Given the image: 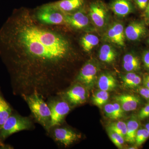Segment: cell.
<instances>
[{
    "instance_id": "6da1fadb",
    "label": "cell",
    "mask_w": 149,
    "mask_h": 149,
    "mask_svg": "<svg viewBox=\"0 0 149 149\" xmlns=\"http://www.w3.org/2000/svg\"><path fill=\"white\" fill-rule=\"evenodd\" d=\"M39 22L24 8L15 10L0 29V55L15 95L37 93L44 99L64 91V72L74 54L58 29Z\"/></svg>"
},
{
    "instance_id": "7a4b0ae2",
    "label": "cell",
    "mask_w": 149,
    "mask_h": 149,
    "mask_svg": "<svg viewBox=\"0 0 149 149\" xmlns=\"http://www.w3.org/2000/svg\"><path fill=\"white\" fill-rule=\"evenodd\" d=\"M21 97L29 107L32 119L47 133L51 127V114L47 102L37 93L23 95Z\"/></svg>"
},
{
    "instance_id": "3957f363",
    "label": "cell",
    "mask_w": 149,
    "mask_h": 149,
    "mask_svg": "<svg viewBox=\"0 0 149 149\" xmlns=\"http://www.w3.org/2000/svg\"><path fill=\"white\" fill-rule=\"evenodd\" d=\"M35 128L32 118L13 112L0 129V140L3 141L14 133Z\"/></svg>"
},
{
    "instance_id": "277c9868",
    "label": "cell",
    "mask_w": 149,
    "mask_h": 149,
    "mask_svg": "<svg viewBox=\"0 0 149 149\" xmlns=\"http://www.w3.org/2000/svg\"><path fill=\"white\" fill-rule=\"evenodd\" d=\"M47 100L51 111L50 127L64 123L65 117L72 108L70 104L58 94L51 96Z\"/></svg>"
},
{
    "instance_id": "5b68a950",
    "label": "cell",
    "mask_w": 149,
    "mask_h": 149,
    "mask_svg": "<svg viewBox=\"0 0 149 149\" xmlns=\"http://www.w3.org/2000/svg\"><path fill=\"white\" fill-rule=\"evenodd\" d=\"M63 123L50 127L47 134L59 146L67 148L79 141L81 135Z\"/></svg>"
},
{
    "instance_id": "8992f818",
    "label": "cell",
    "mask_w": 149,
    "mask_h": 149,
    "mask_svg": "<svg viewBox=\"0 0 149 149\" xmlns=\"http://www.w3.org/2000/svg\"><path fill=\"white\" fill-rule=\"evenodd\" d=\"M35 18L40 23L50 26L65 24L64 13L49 3L37 9L34 13Z\"/></svg>"
},
{
    "instance_id": "52a82bcc",
    "label": "cell",
    "mask_w": 149,
    "mask_h": 149,
    "mask_svg": "<svg viewBox=\"0 0 149 149\" xmlns=\"http://www.w3.org/2000/svg\"><path fill=\"white\" fill-rule=\"evenodd\" d=\"M99 66L93 60H89L81 67L74 79V82L81 83L88 90L92 89L96 83Z\"/></svg>"
},
{
    "instance_id": "ba28073f",
    "label": "cell",
    "mask_w": 149,
    "mask_h": 149,
    "mask_svg": "<svg viewBox=\"0 0 149 149\" xmlns=\"http://www.w3.org/2000/svg\"><path fill=\"white\" fill-rule=\"evenodd\" d=\"M108 9L104 3L95 0L89 6V16L91 22L97 28L103 29L107 26L109 21Z\"/></svg>"
},
{
    "instance_id": "9c48e42d",
    "label": "cell",
    "mask_w": 149,
    "mask_h": 149,
    "mask_svg": "<svg viewBox=\"0 0 149 149\" xmlns=\"http://www.w3.org/2000/svg\"><path fill=\"white\" fill-rule=\"evenodd\" d=\"M72 85L58 95L64 98L72 107L85 103L88 98V89L77 82H74Z\"/></svg>"
},
{
    "instance_id": "30bf717a",
    "label": "cell",
    "mask_w": 149,
    "mask_h": 149,
    "mask_svg": "<svg viewBox=\"0 0 149 149\" xmlns=\"http://www.w3.org/2000/svg\"><path fill=\"white\" fill-rule=\"evenodd\" d=\"M65 24L77 29H91V19L85 12L79 10L74 13H64Z\"/></svg>"
},
{
    "instance_id": "8fae6325",
    "label": "cell",
    "mask_w": 149,
    "mask_h": 149,
    "mask_svg": "<svg viewBox=\"0 0 149 149\" xmlns=\"http://www.w3.org/2000/svg\"><path fill=\"white\" fill-rule=\"evenodd\" d=\"M104 38L107 41L118 46L125 45V29L123 24L119 22L113 23L107 29Z\"/></svg>"
},
{
    "instance_id": "7c38bea8",
    "label": "cell",
    "mask_w": 149,
    "mask_h": 149,
    "mask_svg": "<svg viewBox=\"0 0 149 149\" xmlns=\"http://www.w3.org/2000/svg\"><path fill=\"white\" fill-rule=\"evenodd\" d=\"M147 27L143 22L133 21L125 28V37L130 41H139L147 35Z\"/></svg>"
},
{
    "instance_id": "4fadbf2b",
    "label": "cell",
    "mask_w": 149,
    "mask_h": 149,
    "mask_svg": "<svg viewBox=\"0 0 149 149\" xmlns=\"http://www.w3.org/2000/svg\"><path fill=\"white\" fill-rule=\"evenodd\" d=\"M109 7L115 15L120 17L127 16L134 11L131 0H113Z\"/></svg>"
},
{
    "instance_id": "5bb4252c",
    "label": "cell",
    "mask_w": 149,
    "mask_h": 149,
    "mask_svg": "<svg viewBox=\"0 0 149 149\" xmlns=\"http://www.w3.org/2000/svg\"><path fill=\"white\" fill-rule=\"evenodd\" d=\"M114 99L120 105L124 111L126 112L135 110L140 102L139 97L129 94H123L116 96Z\"/></svg>"
},
{
    "instance_id": "9a60e30c",
    "label": "cell",
    "mask_w": 149,
    "mask_h": 149,
    "mask_svg": "<svg viewBox=\"0 0 149 149\" xmlns=\"http://www.w3.org/2000/svg\"><path fill=\"white\" fill-rule=\"evenodd\" d=\"M85 3V0H60L51 3L57 9L64 13H70L82 7Z\"/></svg>"
},
{
    "instance_id": "2e32d148",
    "label": "cell",
    "mask_w": 149,
    "mask_h": 149,
    "mask_svg": "<svg viewBox=\"0 0 149 149\" xmlns=\"http://www.w3.org/2000/svg\"><path fill=\"white\" fill-rule=\"evenodd\" d=\"M97 85L100 90L109 92L113 91L116 88L117 82L115 77L111 74L104 73L98 79Z\"/></svg>"
},
{
    "instance_id": "e0dca14e",
    "label": "cell",
    "mask_w": 149,
    "mask_h": 149,
    "mask_svg": "<svg viewBox=\"0 0 149 149\" xmlns=\"http://www.w3.org/2000/svg\"><path fill=\"white\" fill-rule=\"evenodd\" d=\"M123 69L127 72H134L141 68V62L137 56L134 54H126L123 59Z\"/></svg>"
},
{
    "instance_id": "ac0fdd59",
    "label": "cell",
    "mask_w": 149,
    "mask_h": 149,
    "mask_svg": "<svg viewBox=\"0 0 149 149\" xmlns=\"http://www.w3.org/2000/svg\"><path fill=\"white\" fill-rule=\"evenodd\" d=\"M117 57L115 49L110 45L105 44L99 51V57L101 61L110 63L115 61Z\"/></svg>"
},
{
    "instance_id": "d6986e66",
    "label": "cell",
    "mask_w": 149,
    "mask_h": 149,
    "mask_svg": "<svg viewBox=\"0 0 149 149\" xmlns=\"http://www.w3.org/2000/svg\"><path fill=\"white\" fill-rule=\"evenodd\" d=\"M99 41L98 37L96 35L87 34L81 37L80 43L83 50L86 52H89L98 45Z\"/></svg>"
},
{
    "instance_id": "ffe728a7",
    "label": "cell",
    "mask_w": 149,
    "mask_h": 149,
    "mask_svg": "<svg viewBox=\"0 0 149 149\" xmlns=\"http://www.w3.org/2000/svg\"><path fill=\"white\" fill-rule=\"evenodd\" d=\"M12 113V109L9 104L0 94V129Z\"/></svg>"
},
{
    "instance_id": "44dd1931",
    "label": "cell",
    "mask_w": 149,
    "mask_h": 149,
    "mask_svg": "<svg viewBox=\"0 0 149 149\" xmlns=\"http://www.w3.org/2000/svg\"><path fill=\"white\" fill-rule=\"evenodd\" d=\"M126 124L127 133L125 140L128 143H135L136 133L139 129V122L135 118H131L128 120Z\"/></svg>"
},
{
    "instance_id": "7402d4cb",
    "label": "cell",
    "mask_w": 149,
    "mask_h": 149,
    "mask_svg": "<svg viewBox=\"0 0 149 149\" xmlns=\"http://www.w3.org/2000/svg\"><path fill=\"white\" fill-rule=\"evenodd\" d=\"M109 98L108 92L100 90L93 94L92 101L97 106L100 107L107 104Z\"/></svg>"
},
{
    "instance_id": "603a6c76",
    "label": "cell",
    "mask_w": 149,
    "mask_h": 149,
    "mask_svg": "<svg viewBox=\"0 0 149 149\" xmlns=\"http://www.w3.org/2000/svg\"><path fill=\"white\" fill-rule=\"evenodd\" d=\"M113 130L125 139L127 133V124L122 121L112 123L108 128Z\"/></svg>"
},
{
    "instance_id": "cb8c5ba5",
    "label": "cell",
    "mask_w": 149,
    "mask_h": 149,
    "mask_svg": "<svg viewBox=\"0 0 149 149\" xmlns=\"http://www.w3.org/2000/svg\"><path fill=\"white\" fill-rule=\"evenodd\" d=\"M107 131L110 139L115 145L119 149L122 148L123 145L124 144L125 141L124 138L118 133L109 128H107Z\"/></svg>"
},
{
    "instance_id": "d4e9b609",
    "label": "cell",
    "mask_w": 149,
    "mask_h": 149,
    "mask_svg": "<svg viewBox=\"0 0 149 149\" xmlns=\"http://www.w3.org/2000/svg\"><path fill=\"white\" fill-rule=\"evenodd\" d=\"M104 111L107 117L112 119H116L115 111L113 104H105L104 107Z\"/></svg>"
},
{
    "instance_id": "484cf974",
    "label": "cell",
    "mask_w": 149,
    "mask_h": 149,
    "mask_svg": "<svg viewBox=\"0 0 149 149\" xmlns=\"http://www.w3.org/2000/svg\"><path fill=\"white\" fill-rule=\"evenodd\" d=\"M137 76V74L133 72H128L123 75L122 77L123 85L128 88V85L133 82Z\"/></svg>"
},
{
    "instance_id": "4316f807",
    "label": "cell",
    "mask_w": 149,
    "mask_h": 149,
    "mask_svg": "<svg viewBox=\"0 0 149 149\" xmlns=\"http://www.w3.org/2000/svg\"><path fill=\"white\" fill-rule=\"evenodd\" d=\"M138 117L141 120L149 117V103L147 104L139 111Z\"/></svg>"
},
{
    "instance_id": "83f0119b",
    "label": "cell",
    "mask_w": 149,
    "mask_h": 149,
    "mask_svg": "<svg viewBox=\"0 0 149 149\" xmlns=\"http://www.w3.org/2000/svg\"><path fill=\"white\" fill-rule=\"evenodd\" d=\"M113 104L114 106L115 111L116 119H120L123 116L124 111L122 109L120 105L117 102L113 103Z\"/></svg>"
},
{
    "instance_id": "f1b7e54d",
    "label": "cell",
    "mask_w": 149,
    "mask_h": 149,
    "mask_svg": "<svg viewBox=\"0 0 149 149\" xmlns=\"http://www.w3.org/2000/svg\"><path fill=\"white\" fill-rule=\"evenodd\" d=\"M139 93L143 97L149 101V88L146 87H141L139 88Z\"/></svg>"
},
{
    "instance_id": "f546056e",
    "label": "cell",
    "mask_w": 149,
    "mask_h": 149,
    "mask_svg": "<svg viewBox=\"0 0 149 149\" xmlns=\"http://www.w3.org/2000/svg\"><path fill=\"white\" fill-rule=\"evenodd\" d=\"M149 0H134L136 5L141 9L144 10L148 6Z\"/></svg>"
},
{
    "instance_id": "4dcf8cb0",
    "label": "cell",
    "mask_w": 149,
    "mask_h": 149,
    "mask_svg": "<svg viewBox=\"0 0 149 149\" xmlns=\"http://www.w3.org/2000/svg\"><path fill=\"white\" fill-rule=\"evenodd\" d=\"M141 82H142V79L141 77L139 75H137L135 79L133 80V82L128 85V88H136L141 84Z\"/></svg>"
},
{
    "instance_id": "1f68e13d",
    "label": "cell",
    "mask_w": 149,
    "mask_h": 149,
    "mask_svg": "<svg viewBox=\"0 0 149 149\" xmlns=\"http://www.w3.org/2000/svg\"><path fill=\"white\" fill-rule=\"evenodd\" d=\"M143 61L145 67L149 70V51L145 52L143 54Z\"/></svg>"
},
{
    "instance_id": "d6a6232c",
    "label": "cell",
    "mask_w": 149,
    "mask_h": 149,
    "mask_svg": "<svg viewBox=\"0 0 149 149\" xmlns=\"http://www.w3.org/2000/svg\"><path fill=\"white\" fill-rule=\"evenodd\" d=\"M144 17L146 21L149 22V1L148 3L147 7L145 9V11L144 13Z\"/></svg>"
},
{
    "instance_id": "836d02e7",
    "label": "cell",
    "mask_w": 149,
    "mask_h": 149,
    "mask_svg": "<svg viewBox=\"0 0 149 149\" xmlns=\"http://www.w3.org/2000/svg\"><path fill=\"white\" fill-rule=\"evenodd\" d=\"M143 83L145 87L149 88V73L145 75L144 77Z\"/></svg>"
},
{
    "instance_id": "e575fe53",
    "label": "cell",
    "mask_w": 149,
    "mask_h": 149,
    "mask_svg": "<svg viewBox=\"0 0 149 149\" xmlns=\"http://www.w3.org/2000/svg\"><path fill=\"white\" fill-rule=\"evenodd\" d=\"M145 128H146V129L147 130H148L149 133V123L146 124V125H145Z\"/></svg>"
},
{
    "instance_id": "d590c367",
    "label": "cell",
    "mask_w": 149,
    "mask_h": 149,
    "mask_svg": "<svg viewBox=\"0 0 149 149\" xmlns=\"http://www.w3.org/2000/svg\"><path fill=\"white\" fill-rule=\"evenodd\" d=\"M148 44H149V39L148 40Z\"/></svg>"
}]
</instances>
